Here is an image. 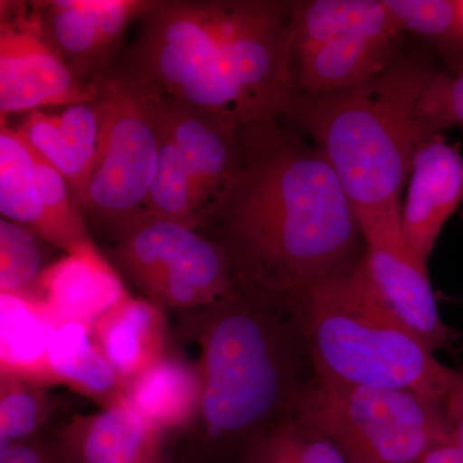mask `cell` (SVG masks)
<instances>
[{
    "mask_svg": "<svg viewBox=\"0 0 463 463\" xmlns=\"http://www.w3.org/2000/svg\"><path fill=\"white\" fill-rule=\"evenodd\" d=\"M457 16H458V33L463 39V0H456Z\"/></svg>",
    "mask_w": 463,
    "mask_h": 463,
    "instance_id": "cell-33",
    "label": "cell"
},
{
    "mask_svg": "<svg viewBox=\"0 0 463 463\" xmlns=\"http://www.w3.org/2000/svg\"><path fill=\"white\" fill-rule=\"evenodd\" d=\"M403 32L383 0H374L364 18L315 50L291 58L295 93L318 96L371 80L394 62Z\"/></svg>",
    "mask_w": 463,
    "mask_h": 463,
    "instance_id": "cell-11",
    "label": "cell"
},
{
    "mask_svg": "<svg viewBox=\"0 0 463 463\" xmlns=\"http://www.w3.org/2000/svg\"><path fill=\"white\" fill-rule=\"evenodd\" d=\"M419 463H463V452L449 438L432 448Z\"/></svg>",
    "mask_w": 463,
    "mask_h": 463,
    "instance_id": "cell-32",
    "label": "cell"
},
{
    "mask_svg": "<svg viewBox=\"0 0 463 463\" xmlns=\"http://www.w3.org/2000/svg\"><path fill=\"white\" fill-rule=\"evenodd\" d=\"M97 84L102 114L99 154L80 213L90 233L111 245L146 218L163 138L165 97L114 62Z\"/></svg>",
    "mask_w": 463,
    "mask_h": 463,
    "instance_id": "cell-6",
    "label": "cell"
},
{
    "mask_svg": "<svg viewBox=\"0 0 463 463\" xmlns=\"http://www.w3.org/2000/svg\"><path fill=\"white\" fill-rule=\"evenodd\" d=\"M33 292L56 325L76 323L88 328L129 294L96 242L48 265Z\"/></svg>",
    "mask_w": 463,
    "mask_h": 463,
    "instance_id": "cell-15",
    "label": "cell"
},
{
    "mask_svg": "<svg viewBox=\"0 0 463 463\" xmlns=\"http://www.w3.org/2000/svg\"><path fill=\"white\" fill-rule=\"evenodd\" d=\"M423 109L437 130L463 127V74L449 76L435 74L425 97Z\"/></svg>",
    "mask_w": 463,
    "mask_h": 463,
    "instance_id": "cell-29",
    "label": "cell"
},
{
    "mask_svg": "<svg viewBox=\"0 0 463 463\" xmlns=\"http://www.w3.org/2000/svg\"><path fill=\"white\" fill-rule=\"evenodd\" d=\"M0 213L56 246V234L43 203L29 143L18 130L0 129Z\"/></svg>",
    "mask_w": 463,
    "mask_h": 463,
    "instance_id": "cell-21",
    "label": "cell"
},
{
    "mask_svg": "<svg viewBox=\"0 0 463 463\" xmlns=\"http://www.w3.org/2000/svg\"><path fill=\"white\" fill-rule=\"evenodd\" d=\"M240 463H350L339 447L297 416L255 439Z\"/></svg>",
    "mask_w": 463,
    "mask_h": 463,
    "instance_id": "cell-23",
    "label": "cell"
},
{
    "mask_svg": "<svg viewBox=\"0 0 463 463\" xmlns=\"http://www.w3.org/2000/svg\"><path fill=\"white\" fill-rule=\"evenodd\" d=\"M449 438L463 452V373L456 371L452 385L443 401Z\"/></svg>",
    "mask_w": 463,
    "mask_h": 463,
    "instance_id": "cell-31",
    "label": "cell"
},
{
    "mask_svg": "<svg viewBox=\"0 0 463 463\" xmlns=\"http://www.w3.org/2000/svg\"><path fill=\"white\" fill-rule=\"evenodd\" d=\"M123 398L166 437L174 432H187L199 408L196 364L169 353L130 380L125 385Z\"/></svg>",
    "mask_w": 463,
    "mask_h": 463,
    "instance_id": "cell-18",
    "label": "cell"
},
{
    "mask_svg": "<svg viewBox=\"0 0 463 463\" xmlns=\"http://www.w3.org/2000/svg\"><path fill=\"white\" fill-rule=\"evenodd\" d=\"M43 33L70 71L94 84L121 47L103 33L93 0L33 2Z\"/></svg>",
    "mask_w": 463,
    "mask_h": 463,
    "instance_id": "cell-17",
    "label": "cell"
},
{
    "mask_svg": "<svg viewBox=\"0 0 463 463\" xmlns=\"http://www.w3.org/2000/svg\"><path fill=\"white\" fill-rule=\"evenodd\" d=\"M462 200L463 156L438 134L414 155L402 212L408 245L426 264L439 234Z\"/></svg>",
    "mask_w": 463,
    "mask_h": 463,
    "instance_id": "cell-14",
    "label": "cell"
},
{
    "mask_svg": "<svg viewBox=\"0 0 463 463\" xmlns=\"http://www.w3.org/2000/svg\"><path fill=\"white\" fill-rule=\"evenodd\" d=\"M35 234L24 225L0 221V294H26L35 289L45 268Z\"/></svg>",
    "mask_w": 463,
    "mask_h": 463,
    "instance_id": "cell-26",
    "label": "cell"
},
{
    "mask_svg": "<svg viewBox=\"0 0 463 463\" xmlns=\"http://www.w3.org/2000/svg\"><path fill=\"white\" fill-rule=\"evenodd\" d=\"M435 74L421 61H394L349 90L295 93L288 116L297 118L327 158L355 215L401 203L414 155L438 136L423 109Z\"/></svg>",
    "mask_w": 463,
    "mask_h": 463,
    "instance_id": "cell-4",
    "label": "cell"
},
{
    "mask_svg": "<svg viewBox=\"0 0 463 463\" xmlns=\"http://www.w3.org/2000/svg\"><path fill=\"white\" fill-rule=\"evenodd\" d=\"M291 14L276 0H149L112 62L259 142L294 99Z\"/></svg>",
    "mask_w": 463,
    "mask_h": 463,
    "instance_id": "cell-2",
    "label": "cell"
},
{
    "mask_svg": "<svg viewBox=\"0 0 463 463\" xmlns=\"http://www.w3.org/2000/svg\"><path fill=\"white\" fill-rule=\"evenodd\" d=\"M56 408L47 386L0 374V448L33 440Z\"/></svg>",
    "mask_w": 463,
    "mask_h": 463,
    "instance_id": "cell-24",
    "label": "cell"
},
{
    "mask_svg": "<svg viewBox=\"0 0 463 463\" xmlns=\"http://www.w3.org/2000/svg\"><path fill=\"white\" fill-rule=\"evenodd\" d=\"M18 132L23 134L24 138L39 155L65 176L71 190L72 200L80 212L90 179L61 130L56 116L44 114L41 109L32 111Z\"/></svg>",
    "mask_w": 463,
    "mask_h": 463,
    "instance_id": "cell-25",
    "label": "cell"
},
{
    "mask_svg": "<svg viewBox=\"0 0 463 463\" xmlns=\"http://www.w3.org/2000/svg\"><path fill=\"white\" fill-rule=\"evenodd\" d=\"M90 332L100 353L123 381L124 388L170 353L165 309L147 298L128 294Z\"/></svg>",
    "mask_w": 463,
    "mask_h": 463,
    "instance_id": "cell-16",
    "label": "cell"
},
{
    "mask_svg": "<svg viewBox=\"0 0 463 463\" xmlns=\"http://www.w3.org/2000/svg\"><path fill=\"white\" fill-rule=\"evenodd\" d=\"M441 403L410 390L315 377L294 416L331 439L350 463H419L449 439Z\"/></svg>",
    "mask_w": 463,
    "mask_h": 463,
    "instance_id": "cell-7",
    "label": "cell"
},
{
    "mask_svg": "<svg viewBox=\"0 0 463 463\" xmlns=\"http://www.w3.org/2000/svg\"><path fill=\"white\" fill-rule=\"evenodd\" d=\"M56 326L33 292L0 294V374L54 385L50 346Z\"/></svg>",
    "mask_w": 463,
    "mask_h": 463,
    "instance_id": "cell-19",
    "label": "cell"
},
{
    "mask_svg": "<svg viewBox=\"0 0 463 463\" xmlns=\"http://www.w3.org/2000/svg\"><path fill=\"white\" fill-rule=\"evenodd\" d=\"M50 365L54 385H65L100 407L123 397V381L94 343L90 328L85 326H56L51 340Z\"/></svg>",
    "mask_w": 463,
    "mask_h": 463,
    "instance_id": "cell-20",
    "label": "cell"
},
{
    "mask_svg": "<svg viewBox=\"0 0 463 463\" xmlns=\"http://www.w3.org/2000/svg\"><path fill=\"white\" fill-rule=\"evenodd\" d=\"M0 463H62L56 448L29 440L0 448Z\"/></svg>",
    "mask_w": 463,
    "mask_h": 463,
    "instance_id": "cell-30",
    "label": "cell"
},
{
    "mask_svg": "<svg viewBox=\"0 0 463 463\" xmlns=\"http://www.w3.org/2000/svg\"><path fill=\"white\" fill-rule=\"evenodd\" d=\"M402 212L398 203L356 215L368 273L390 309L432 352L449 349L452 334L439 312L428 264L414 254L405 239Z\"/></svg>",
    "mask_w": 463,
    "mask_h": 463,
    "instance_id": "cell-10",
    "label": "cell"
},
{
    "mask_svg": "<svg viewBox=\"0 0 463 463\" xmlns=\"http://www.w3.org/2000/svg\"><path fill=\"white\" fill-rule=\"evenodd\" d=\"M199 231L224 250L240 288L292 307L365 251L354 207L327 158L282 128L254 149Z\"/></svg>",
    "mask_w": 463,
    "mask_h": 463,
    "instance_id": "cell-1",
    "label": "cell"
},
{
    "mask_svg": "<svg viewBox=\"0 0 463 463\" xmlns=\"http://www.w3.org/2000/svg\"><path fill=\"white\" fill-rule=\"evenodd\" d=\"M402 29L431 39L459 36L456 0H383Z\"/></svg>",
    "mask_w": 463,
    "mask_h": 463,
    "instance_id": "cell-27",
    "label": "cell"
},
{
    "mask_svg": "<svg viewBox=\"0 0 463 463\" xmlns=\"http://www.w3.org/2000/svg\"><path fill=\"white\" fill-rule=\"evenodd\" d=\"M317 379L341 385L410 390L443 402L456 370L390 309L364 257L309 289L294 307Z\"/></svg>",
    "mask_w": 463,
    "mask_h": 463,
    "instance_id": "cell-5",
    "label": "cell"
},
{
    "mask_svg": "<svg viewBox=\"0 0 463 463\" xmlns=\"http://www.w3.org/2000/svg\"><path fill=\"white\" fill-rule=\"evenodd\" d=\"M99 84L79 80L43 33L33 2H0V116L94 102Z\"/></svg>",
    "mask_w": 463,
    "mask_h": 463,
    "instance_id": "cell-9",
    "label": "cell"
},
{
    "mask_svg": "<svg viewBox=\"0 0 463 463\" xmlns=\"http://www.w3.org/2000/svg\"><path fill=\"white\" fill-rule=\"evenodd\" d=\"M56 120L90 179L99 154L102 121L99 103L96 99L69 106L56 116Z\"/></svg>",
    "mask_w": 463,
    "mask_h": 463,
    "instance_id": "cell-28",
    "label": "cell"
},
{
    "mask_svg": "<svg viewBox=\"0 0 463 463\" xmlns=\"http://www.w3.org/2000/svg\"><path fill=\"white\" fill-rule=\"evenodd\" d=\"M165 120L199 191L203 222L239 179L261 141H252L234 125L167 97Z\"/></svg>",
    "mask_w": 463,
    "mask_h": 463,
    "instance_id": "cell-12",
    "label": "cell"
},
{
    "mask_svg": "<svg viewBox=\"0 0 463 463\" xmlns=\"http://www.w3.org/2000/svg\"><path fill=\"white\" fill-rule=\"evenodd\" d=\"M181 315L199 349V408L185 434L240 463L255 439L295 413L315 380L297 310L239 288Z\"/></svg>",
    "mask_w": 463,
    "mask_h": 463,
    "instance_id": "cell-3",
    "label": "cell"
},
{
    "mask_svg": "<svg viewBox=\"0 0 463 463\" xmlns=\"http://www.w3.org/2000/svg\"><path fill=\"white\" fill-rule=\"evenodd\" d=\"M111 257L145 298L164 309H199L239 289L221 246L174 222L146 216L111 243Z\"/></svg>",
    "mask_w": 463,
    "mask_h": 463,
    "instance_id": "cell-8",
    "label": "cell"
},
{
    "mask_svg": "<svg viewBox=\"0 0 463 463\" xmlns=\"http://www.w3.org/2000/svg\"><path fill=\"white\" fill-rule=\"evenodd\" d=\"M166 438L121 397L71 417L54 448L62 463H167Z\"/></svg>",
    "mask_w": 463,
    "mask_h": 463,
    "instance_id": "cell-13",
    "label": "cell"
},
{
    "mask_svg": "<svg viewBox=\"0 0 463 463\" xmlns=\"http://www.w3.org/2000/svg\"><path fill=\"white\" fill-rule=\"evenodd\" d=\"M145 213L146 216L174 222L192 230L199 231L203 223L199 191L167 128L165 115L156 174L148 191Z\"/></svg>",
    "mask_w": 463,
    "mask_h": 463,
    "instance_id": "cell-22",
    "label": "cell"
}]
</instances>
